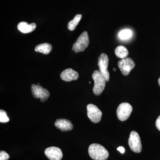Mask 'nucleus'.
Listing matches in <instances>:
<instances>
[{"mask_svg":"<svg viewBox=\"0 0 160 160\" xmlns=\"http://www.w3.org/2000/svg\"><path fill=\"white\" fill-rule=\"evenodd\" d=\"M158 84H159V86H160V78H159V79H158Z\"/></svg>","mask_w":160,"mask_h":160,"instance_id":"22","label":"nucleus"},{"mask_svg":"<svg viewBox=\"0 0 160 160\" xmlns=\"http://www.w3.org/2000/svg\"><path fill=\"white\" fill-rule=\"evenodd\" d=\"M52 50V46L48 43H43L36 46L35 51L45 54H49Z\"/></svg>","mask_w":160,"mask_h":160,"instance_id":"14","label":"nucleus"},{"mask_svg":"<svg viewBox=\"0 0 160 160\" xmlns=\"http://www.w3.org/2000/svg\"><path fill=\"white\" fill-rule=\"evenodd\" d=\"M156 126L157 128L160 131V116L158 118L156 122Z\"/></svg>","mask_w":160,"mask_h":160,"instance_id":"20","label":"nucleus"},{"mask_svg":"<svg viewBox=\"0 0 160 160\" xmlns=\"http://www.w3.org/2000/svg\"><path fill=\"white\" fill-rule=\"evenodd\" d=\"M60 77L63 81L66 82H70L77 80L79 78V74L77 72L75 71L71 68H69L64 70L61 73Z\"/></svg>","mask_w":160,"mask_h":160,"instance_id":"11","label":"nucleus"},{"mask_svg":"<svg viewBox=\"0 0 160 160\" xmlns=\"http://www.w3.org/2000/svg\"><path fill=\"white\" fill-rule=\"evenodd\" d=\"M55 126L61 131L66 132L70 131L73 129V126L71 121L66 119H57L55 122Z\"/></svg>","mask_w":160,"mask_h":160,"instance_id":"12","label":"nucleus"},{"mask_svg":"<svg viewBox=\"0 0 160 160\" xmlns=\"http://www.w3.org/2000/svg\"><path fill=\"white\" fill-rule=\"evenodd\" d=\"M87 116L90 121L94 123L99 122L102 113L97 106L89 104L87 106Z\"/></svg>","mask_w":160,"mask_h":160,"instance_id":"8","label":"nucleus"},{"mask_svg":"<svg viewBox=\"0 0 160 160\" xmlns=\"http://www.w3.org/2000/svg\"><path fill=\"white\" fill-rule=\"evenodd\" d=\"M9 155L4 151L0 152V160H8L9 158Z\"/></svg>","mask_w":160,"mask_h":160,"instance_id":"19","label":"nucleus"},{"mask_svg":"<svg viewBox=\"0 0 160 160\" xmlns=\"http://www.w3.org/2000/svg\"><path fill=\"white\" fill-rule=\"evenodd\" d=\"M113 70H114V71H116V69L114 68V69H113Z\"/></svg>","mask_w":160,"mask_h":160,"instance_id":"23","label":"nucleus"},{"mask_svg":"<svg viewBox=\"0 0 160 160\" xmlns=\"http://www.w3.org/2000/svg\"><path fill=\"white\" fill-rule=\"evenodd\" d=\"M129 147L132 151L139 153L142 150L141 138L138 133L135 131H132L128 141Z\"/></svg>","mask_w":160,"mask_h":160,"instance_id":"4","label":"nucleus"},{"mask_svg":"<svg viewBox=\"0 0 160 160\" xmlns=\"http://www.w3.org/2000/svg\"><path fill=\"white\" fill-rule=\"evenodd\" d=\"M89 44V38L87 32L85 31L81 34L72 46V49L78 53L85 51Z\"/></svg>","mask_w":160,"mask_h":160,"instance_id":"3","label":"nucleus"},{"mask_svg":"<svg viewBox=\"0 0 160 160\" xmlns=\"http://www.w3.org/2000/svg\"><path fill=\"white\" fill-rule=\"evenodd\" d=\"M132 32L130 29H126L120 32L119 38L122 40H126L131 38Z\"/></svg>","mask_w":160,"mask_h":160,"instance_id":"17","label":"nucleus"},{"mask_svg":"<svg viewBox=\"0 0 160 160\" xmlns=\"http://www.w3.org/2000/svg\"><path fill=\"white\" fill-rule=\"evenodd\" d=\"M92 78L94 82L92 91L96 96L100 95L106 87V78L100 70H96L92 74Z\"/></svg>","mask_w":160,"mask_h":160,"instance_id":"2","label":"nucleus"},{"mask_svg":"<svg viewBox=\"0 0 160 160\" xmlns=\"http://www.w3.org/2000/svg\"><path fill=\"white\" fill-rule=\"evenodd\" d=\"M9 118L7 116L6 111L2 109L0 110V122L1 123H6L9 122Z\"/></svg>","mask_w":160,"mask_h":160,"instance_id":"18","label":"nucleus"},{"mask_svg":"<svg viewBox=\"0 0 160 160\" xmlns=\"http://www.w3.org/2000/svg\"><path fill=\"white\" fill-rule=\"evenodd\" d=\"M36 23H32L29 24L26 22H21L18 25V29L21 32L24 33H27L34 31L36 28Z\"/></svg>","mask_w":160,"mask_h":160,"instance_id":"13","label":"nucleus"},{"mask_svg":"<svg viewBox=\"0 0 160 160\" xmlns=\"http://www.w3.org/2000/svg\"><path fill=\"white\" fill-rule=\"evenodd\" d=\"M45 154L50 160H61L63 157V153L61 149L54 146L46 149Z\"/></svg>","mask_w":160,"mask_h":160,"instance_id":"10","label":"nucleus"},{"mask_svg":"<svg viewBox=\"0 0 160 160\" xmlns=\"http://www.w3.org/2000/svg\"><path fill=\"white\" fill-rule=\"evenodd\" d=\"M132 107L129 103H121L118 107L117 115L118 119L121 121H125L128 119L132 111Z\"/></svg>","mask_w":160,"mask_h":160,"instance_id":"5","label":"nucleus"},{"mask_svg":"<svg viewBox=\"0 0 160 160\" xmlns=\"http://www.w3.org/2000/svg\"><path fill=\"white\" fill-rule=\"evenodd\" d=\"M117 150L118 151H119L121 153H122V154L124 153V152H125V148L122 147V146H120V147H118L117 148Z\"/></svg>","mask_w":160,"mask_h":160,"instance_id":"21","label":"nucleus"},{"mask_svg":"<svg viewBox=\"0 0 160 160\" xmlns=\"http://www.w3.org/2000/svg\"><path fill=\"white\" fill-rule=\"evenodd\" d=\"M115 53L118 58L123 59L127 57L129 54V52L125 46H119L115 49Z\"/></svg>","mask_w":160,"mask_h":160,"instance_id":"15","label":"nucleus"},{"mask_svg":"<svg viewBox=\"0 0 160 160\" xmlns=\"http://www.w3.org/2000/svg\"><path fill=\"white\" fill-rule=\"evenodd\" d=\"M88 152L89 156L94 160H105L109 157L107 149L100 144L93 143L89 146Z\"/></svg>","mask_w":160,"mask_h":160,"instance_id":"1","label":"nucleus"},{"mask_svg":"<svg viewBox=\"0 0 160 160\" xmlns=\"http://www.w3.org/2000/svg\"><path fill=\"white\" fill-rule=\"evenodd\" d=\"M82 18L81 14H77L74 17V18L71 21H69L68 24V28L70 31H73L76 28L80 20Z\"/></svg>","mask_w":160,"mask_h":160,"instance_id":"16","label":"nucleus"},{"mask_svg":"<svg viewBox=\"0 0 160 160\" xmlns=\"http://www.w3.org/2000/svg\"><path fill=\"white\" fill-rule=\"evenodd\" d=\"M108 64H109V58L106 53H102L100 56L98 60V66L99 70L106 78V82H109V73L108 70Z\"/></svg>","mask_w":160,"mask_h":160,"instance_id":"9","label":"nucleus"},{"mask_svg":"<svg viewBox=\"0 0 160 160\" xmlns=\"http://www.w3.org/2000/svg\"><path fill=\"white\" fill-rule=\"evenodd\" d=\"M135 66L134 62L131 58H126L122 59L118 62V66L121 70L122 74L124 76L128 75L132 69Z\"/></svg>","mask_w":160,"mask_h":160,"instance_id":"7","label":"nucleus"},{"mask_svg":"<svg viewBox=\"0 0 160 160\" xmlns=\"http://www.w3.org/2000/svg\"><path fill=\"white\" fill-rule=\"evenodd\" d=\"M31 91L33 97L40 99L41 102H45L50 96L49 91L43 88L40 85L32 84L31 86Z\"/></svg>","mask_w":160,"mask_h":160,"instance_id":"6","label":"nucleus"}]
</instances>
